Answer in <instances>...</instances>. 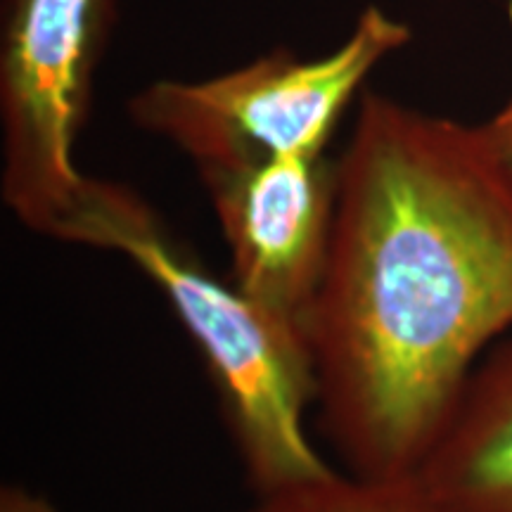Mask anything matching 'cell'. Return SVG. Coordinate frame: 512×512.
I'll return each instance as SVG.
<instances>
[{
	"instance_id": "obj_7",
	"label": "cell",
	"mask_w": 512,
	"mask_h": 512,
	"mask_svg": "<svg viewBox=\"0 0 512 512\" xmlns=\"http://www.w3.org/2000/svg\"><path fill=\"white\" fill-rule=\"evenodd\" d=\"M242 512H439L411 477L363 479L349 472L256 496Z\"/></svg>"
},
{
	"instance_id": "obj_8",
	"label": "cell",
	"mask_w": 512,
	"mask_h": 512,
	"mask_svg": "<svg viewBox=\"0 0 512 512\" xmlns=\"http://www.w3.org/2000/svg\"><path fill=\"white\" fill-rule=\"evenodd\" d=\"M510 24H512V3H510ZM482 128L486 138L491 140V145L496 147V152L503 157V162L508 164L512 171V98L505 102L503 110L498 112L491 121H486Z\"/></svg>"
},
{
	"instance_id": "obj_4",
	"label": "cell",
	"mask_w": 512,
	"mask_h": 512,
	"mask_svg": "<svg viewBox=\"0 0 512 512\" xmlns=\"http://www.w3.org/2000/svg\"><path fill=\"white\" fill-rule=\"evenodd\" d=\"M114 0H8L0 34V192L15 219L55 238L91 176L74 147Z\"/></svg>"
},
{
	"instance_id": "obj_3",
	"label": "cell",
	"mask_w": 512,
	"mask_h": 512,
	"mask_svg": "<svg viewBox=\"0 0 512 512\" xmlns=\"http://www.w3.org/2000/svg\"><path fill=\"white\" fill-rule=\"evenodd\" d=\"M408 41L406 24L368 5L347 41L328 55L302 60L278 50L211 79L155 81L133 95L128 114L178 147L197 171L320 157L363 81Z\"/></svg>"
},
{
	"instance_id": "obj_2",
	"label": "cell",
	"mask_w": 512,
	"mask_h": 512,
	"mask_svg": "<svg viewBox=\"0 0 512 512\" xmlns=\"http://www.w3.org/2000/svg\"><path fill=\"white\" fill-rule=\"evenodd\" d=\"M55 240L117 252L157 285L207 363L256 496L335 475L306 430L313 370L304 332L204 268L143 195L91 178Z\"/></svg>"
},
{
	"instance_id": "obj_9",
	"label": "cell",
	"mask_w": 512,
	"mask_h": 512,
	"mask_svg": "<svg viewBox=\"0 0 512 512\" xmlns=\"http://www.w3.org/2000/svg\"><path fill=\"white\" fill-rule=\"evenodd\" d=\"M0 512H60L48 498L24 489V486L8 484L0 491Z\"/></svg>"
},
{
	"instance_id": "obj_1",
	"label": "cell",
	"mask_w": 512,
	"mask_h": 512,
	"mask_svg": "<svg viewBox=\"0 0 512 512\" xmlns=\"http://www.w3.org/2000/svg\"><path fill=\"white\" fill-rule=\"evenodd\" d=\"M304 320L318 430L349 475L418 470L512 332V171L482 126L366 93Z\"/></svg>"
},
{
	"instance_id": "obj_6",
	"label": "cell",
	"mask_w": 512,
	"mask_h": 512,
	"mask_svg": "<svg viewBox=\"0 0 512 512\" xmlns=\"http://www.w3.org/2000/svg\"><path fill=\"white\" fill-rule=\"evenodd\" d=\"M411 479L439 512H512V332L472 370Z\"/></svg>"
},
{
	"instance_id": "obj_5",
	"label": "cell",
	"mask_w": 512,
	"mask_h": 512,
	"mask_svg": "<svg viewBox=\"0 0 512 512\" xmlns=\"http://www.w3.org/2000/svg\"><path fill=\"white\" fill-rule=\"evenodd\" d=\"M230 249V280L304 332L328 259L337 164L285 155L197 171Z\"/></svg>"
}]
</instances>
